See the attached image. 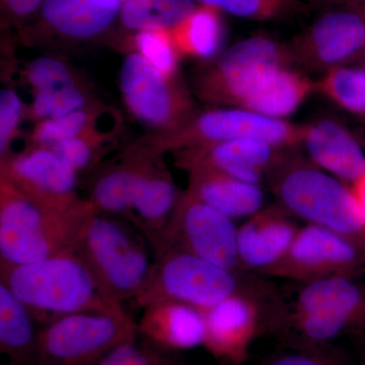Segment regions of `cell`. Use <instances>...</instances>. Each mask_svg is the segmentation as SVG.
Listing matches in <instances>:
<instances>
[{
    "label": "cell",
    "mask_w": 365,
    "mask_h": 365,
    "mask_svg": "<svg viewBox=\"0 0 365 365\" xmlns=\"http://www.w3.org/2000/svg\"><path fill=\"white\" fill-rule=\"evenodd\" d=\"M0 280L42 326L71 314H128L74 251L23 265L0 264Z\"/></svg>",
    "instance_id": "1"
},
{
    "label": "cell",
    "mask_w": 365,
    "mask_h": 365,
    "mask_svg": "<svg viewBox=\"0 0 365 365\" xmlns=\"http://www.w3.org/2000/svg\"><path fill=\"white\" fill-rule=\"evenodd\" d=\"M93 211L49 207L0 179V264L23 265L74 251L83 222Z\"/></svg>",
    "instance_id": "2"
},
{
    "label": "cell",
    "mask_w": 365,
    "mask_h": 365,
    "mask_svg": "<svg viewBox=\"0 0 365 365\" xmlns=\"http://www.w3.org/2000/svg\"><path fill=\"white\" fill-rule=\"evenodd\" d=\"M74 252L119 304L135 299L155 259L143 239L117 216L93 211L83 222Z\"/></svg>",
    "instance_id": "3"
},
{
    "label": "cell",
    "mask_w": 365,
    "mask_h": 365,
    "mask_svg": "<svg viewBox=\"0 0 365 365\" xmlns=\"http://www.w3.org/2000/svg\"><path fill=\"white\" fill-rule=\"evenodd\" d=\"M276 192L288 210L365 247V225L351 188L317 168L287 167Z\"/></svg>",
    "instance_id": "4"
},
{
    "label": "cell",
    "mask_w": 365,
    "mask_h": 365,
    "mask_svg": "<svg viewBox=\"0 0 365 365\" xmlns=\"http://www.w3.org/2000/svg\"><path fill=\"white\" fill-rule=\"evenodd\" d=\"M237 281L227 270L177 249L155 252L148 282L134 302L143 307L158 302H177L207 311L237 294Z\"/></svg>",
    "instance_id": "5"
},
{
    "label": "cell",
    "mask_w": 365,
    "mask_h": 365,
    "mask_svg": "<svg viewBox=\"0 0 365 365\" xmlns=\"http://www.w3.org/2000/svg\"><path fill=\"white\" fill-rule=\"evenodd\" d=\"M137 335L129 314H76L41 327L38 365H98Z\"/></svg>",
    "instance_id": "6"
},
{
    "label": "cell",
    "mask_w": 365,
    "mask_h": 365,
    "mask_svg": "<svg viewBox=\"0 0 365 365\" xmlns=\"http://www.w3.org/2000/svg\"><path fill=\"white\" fill-rule=\"evenodd\" d=\"M237 232L232 218L185 193L160 234L150 240L155 252H189L227 270L239 262Z\"/></svg>",
    "instance_id": "7"
},
{
    "label": "cell",
    "mask_w": 365,
    "mask_h": 365,
    "mask_svg": "<svg viewBox=\"0 0 365 365\" xmlns=\"http://www.w3.org/2000/svg\"><path fill=\"white\" fill-rule=\"evenodd\" d=\"M304 124H294L242 109L222 108L190 118L186 124L167 134L160 143L163 150H186L205 144L256 138L282 148L302 145Z\"/></svg>",
    "instance_id": "8"
},
{
    "label": "cell",
    "mask_w": 365,
    "mask_h": 365,
    "mask_svg": "<svg viewBox=\"0 0 365 365\" xmlns=\"http://www.w3.org/2000/svg\"><path fill=\"white\" fill-rule=\"evenodd\" d=\"M125 104L143 123L169 134L193 116L191 97L175 78H167L138 53L125 58L120 71Z\"/></svg>",
    "instance_id": "9"
},
{
    "label": "cell",
    "mask_w": 365,
    "mask_h": 365,
    "mask_svg": "<svg viewBox=\"0 0 365 365\" xmlns=\"http://www.w3.org/2000/svg\"><path fill=\"white\" fill-rule=\"evenodd\" d=\"M78 173L52 148L36 146L1 160V180L49 207L66 212L96 210L78 196Z\"/></svg>",
    "instance_id": "10"
},
{
    "label": "cell",
    "mask_w": 365,
    "mask_h": 365,
    "mask_svg": "<svg viewBox=\"0 0 365 365\" xmlns=\"http://www.w3.org/2000/svg\"><path fill=\"white\" fill-rule=\"evenodd\" d=\"M292 64L325 72L365 57V13L342 9L324 14L288 46Z\"/></svg>",
    "instance_id": "11"
},
{
    "label": "cell",
    "mask_w": 365,
    "mask_h": 365,
    "mask_svg": "<svg viewBox=\"0 0 365 365\" xmlns=\"http://www.w3.org/2000/svg\"><path fill=\"white\" fill-rule=\"evenodd\" d=\"M288 46L263 36L237 43L223 53L199 81L201 97L237 107L254 79L273 66H292Z\"/></svg>",
    "instance_id": "12"
},
{
    "label": "cell",
    "mask_w": 365,
    "mask_h": 365,
    "mask_svg": "<svg viewBox=\"0 0 365 365\" xmlns=\"http://www.w3.org/2000/svg\"><path fill=\"white\" fill-rule=\"evenodd\" d=\"M299 306L304 332L314 340H330L364 311L365 294L348 278L329 276L307 285Z\"/></svg>",
    "instance_id": "13"
},
{
    "label": "cell",
    "mask_w": 365,
    "mask_h": 365,
    "mask_svg": "<svg viewBox=\"0 0 365 365\" xmlns=\"http://www.w3.org/2000/svg\"><path fill=\"white\" fill-rule=\"evenodd\" d=\"M283 150L261 139H237L180 150L179 163L186 170L211 168L239 181L259 185L264 170L279 162Z\"/></svg>",
    "instance_id": "14"
},
{
    "label": "cell",
    "mask_w": 365,
    "mask_h": 365,
    "mask_svg": "<svg viewBox=\"0 0 365 365\" xmlns=\"http://www.w3.org/2000/svg\"><path fill=\"white\" fill-rule=\"evenodd\" d=\"M306 272L347 271L365 264V247L333 230L312 225L297 232L285 258Z\"/></svg>",
    "instance_id": "15"
},
{
    "label": "cell",
    "mask_w": 365,
    "mask_h": 365,
    "mask_svg": "<svg viewBox=\"0 0 365 365\" xmlns=\"http://www.w3.org/2000/svg\"><path fill=\"white\" fill-rule=\"evenodd\" d=\"M137 333L153 344L169 350L192 349L205 343L203 311L177 302H158L143 307Z\"/></svg>",
    "instance_id": "16"
},
{
    "label": "cell",
    "mask_w": 365,
    "mask_h": 365,
    "mask_svg": "<svg viewBox=\"0 0 365 365\" xmlns=\"http://www.w3.org/2000/svg\"><path fill=\"white\" fill-rule=\"evenodd\" d=\"M302 145L319 169L350 182L365 173V153L357 139L339 122L323 119L304 124Z\"/></svg>",
    "instance_id": "17"
},
{
    "label": "cell",
    "mask_w": 365,
    "mask_h": 365,
    "mask_svg": "<svg viewBox=\"0 0 365 365\" xmlns=\"http://www.w3.org/2000/svg\"><path fill=\"white\" fill-rule=\"evenodd\" d=\"M292 66H273L259 74L237 108L284 120L316 91V83Z\"/></svg>",
    "instance_id": "18"
},
{
    "label": "cell",
    "mask_w": 365,
    "mask_h": 365,
    "mask_svg": "<svg viewBox=\"0 0 365 365\" xmlns=\"http://www.w3.org/2000/svg\"><path fill=\"white\" fill-rule=\"evenodd\" d=\"M188 170L190 184L186 193L232 220L253 215L263 205L264 193L258 184L239 181L211 168Z\"/></svg>",
    "instance_id": "19"
},
{
    "label": "cell",
    "mask_w": 365,
    "mask_h": 365,
    "mask_svg": "<svg viewBox=\"0 0 365 365\" xmlns=\"http://www.w3.org/2000/svg\"><path fill=\"white\" fill-rule=\"evenodd\" d=\"M125 0H44L43 23L53 32L76 40L107 31L121 13Z\"/></svg>",
    "instance_id": "20"
},
{
    "label": "cell",
    "mask_w": 365,
    "mask_h": 365,
    "mask_svg": "<svg viewBox=\"0 0 365 365\" xmlns=\"http://www.w3.org/2000/svg\"><path fill=\"white\" fill-rule=\"evenodd\" d=\"M297 234L292 223L279 215H259L237 232L239 260L250 267H271L285 258Z\"/></svg>",
    "instance_id": "21"
},
{
    "label": "cell",
    "mask_w": 365,
    "mask_h": 365,
    "mask_svg": "<svg viewBox=\"0 0 365 365\" xmlns=\"http://www.w3.org/2000/svg\"><path fill=\"white\" fill-rule=\"evenodd\" d=\"M181 197L169 173L151 165L137 185L131 222L150 241L169 222Z\"/></svg>",
    "instance_id": "22"
},
{
    "label": "cell",
    "mask_w": 365,
    "mask_h": 365,
    "mask_svg": "<svg viewBox=\"0 0 365 365\" xmlns=\"http://www.w3.org/2000/svg\"><path fill=\"white\" fill-rule=\"evenodd\" d=\"M153 153H138L101 173L91 185V205L98 212L131 222L132 200L139 180L153 165Z\"/></svg>",
    "instance_id": "23"
},
{
    "label": "cell",
    "mask_w": 365,
    "mask_h": 365,
    "mask_svg": "<svg viewBox=\"0 0 365 365\" xmlns=\"http://www.w3.org/2000/svg\"><path fill=\"white\" fill-rule=\"evenodd\" d=\"M37 323L30 309L0 283V351L9 365H38Z\"/></svg>",
    "instance_id": "24"
},
{
    "label": "cell",
    "mask_w": 365,
    "mask_h": 365,
    "mask_svg": "<svg viewBox=\"0 0 365 365\" xmlns=\"http://www.w3.org/2000/svg\"><path fill=\"white\" fill-rule=\"evenodd\" d=\"M205 318V343L211 351L232 356L248 340L255 324V309L251 302L235 294L216 306L203 311Z\"/></svg>",
    "instance_id": "25"
},
{
    "label": "cell",
    "mask_w": 365,
    "mask_h": 365,
    "mask_svg": "<svg viewBox=\"0 0 365 365\" xmlns=\"http://www.w3.org/2000/svg\"><path fill=\"white\" fill-rule=\"evenodd\" d=\"M220 11L201 4L181 25L170 31L180 55L209 59L220 52L225 33Z\"/></svg>",
    "instance_id": "26"
},
{
    "label": "cell",
    "mask_w": 365,
    "mask_h": 365,
    "mask_svg": "<svg viewBox=\"0 0 365 365\" xmlns=\"http://www.w3.org/2000/svg\"><path fill=\"white\" fill-rule=\"evenodd\" d=\"M195 0H125L119 19L134 32L173 31L196 9Z\"/></svg>",
    "instance_id": "27"
},
{
    "label": "cell",
    "mask_w": 365,
    "mask_h": 365,
    "mask_svg": "<svg viewBox=\"0 0 365 365\" xmlns=\"http://www.w3.org/2000/svg\"><path fill=\"white\" fill-rule=\"evenodd\" d=\"M316 91L345 111L365 120V68L343 66L325 72Z\"/></svg>",
    "instance_id": "28"
},
{
    "label": "cell",
    "mask_w": 365,
    "mask_h": 365,
    "mask_svg": "<svg viewBox=\"0 0 365 365\" xmlns=\"http://www.w3.org/2000/svg\"><path fill=\"white\" fill-rule=\"evenodd\" d=\"M93 120V112L86 108L64 116L41 120L33 132L34 143L43 148H54L68 139L95 132Z\"/></svg>",
    "instance_id": "29"
},
{
    "label": "cell",
    "mask_w": 365,
    "mask_h": 365,
    "mask_svg": "<svg viewBox=\"0 0 365 365\" xmlns=\"http://www.w3.org/2000/svg\"><path fill=\"white\" fill-rule=\"evenodd\" d=\"M136 53L167 78H175L179 64L178 51L170 31H144L134 37Z\"/></svg>",
    "instance_id": "30"
},
{
    "label": "cell",
    "mask_w": 365,
    "mask_h": 365,
    "mask_svg": "<svg viewBox=\"0 0 365 365\" xmlns=\"http://www.w3.org/2000/svg\"><path fill=\"white\" fill-rule=\"evenodd\" d=\"M98 365H180L173 351L137 335L115 347Z\"/></svg>",
    "instance_id": "31"
},
{
    "label": "cell",
    "mask_w": 365,
    "mask_h": 365,
    "mask_svg": "<svg viewBox=\"0 0 365 365\" xmlns=\"http://www.w3.org/2000/svg\"><path fill=\"white\" fill-rule=\"evenodd\" d=\"M86 98L76 83L55 88L36 91L31 113L38 119L64 116L86 108Z\"/></svg>",
    "instance_id": "32"
},
{
    "label": "cell",
    "mask_w": 365,
    "mask_h": 365,
    "mask_svg": "<svg viewBox=\"0 0 365 365\" xmlns=\"http://www.w3.org/2000/svg\"><path fill=\"white\" fill-rule=\"evenodd\" d=\"M26 78L36 91L55 90L76 83L69 67L53 57H40L31 62Z\"/></svg>",
    "instance_id": "33"
},
{
    "label": "cell",
    "mask_w": 365,
    "mask_h": 365,
    "mask_svg": "<svg viewBox=\"0 0 365 365\" xmlns=\"http://www.w3.org/2000/svg\"><path fill=\"white\" fill-rule=\"evenodd\" d=\"M96 132L68 139L52 150L66 160L76 172L88 169L96 160L97 148L102 138H95Z\"/></svg>",
    "instance_id": "34"
},
{
    "label": "cell",
    "mask_w": 365,
    "mask_h": 365,
    "mask_svg": "<svg viewBox=\"0 0 365 365\" xmlns=\"http://www.w3.org/2000/svg\"><path fill=\"white\" fill-rule=\"evenodd\" d=\"M23 115V103L16 91L4 90L0 93V153L7 157L14 134Z\"/></svg>",
    "instance_id": "35"
},
{
    "label": "cell",
    "mask_w": 365,
    "mask_h": 365,
    "mask_svg": "<svg viewBox=\"0 0 365 365\" xmlns=\"http://www.w3.org/2000/svg\"><path fill=\"white\" fill-rule=\"evenodd\" d=\"M283 4L284 0H225L220 9L240 18L264 21L279 14Z\"/></svg>",
    "instance_id": "36"
},
{
    "label": "cell",
    "mask_w": 365,
    "mask_h": 365,
    "mask_svg": "<svg viewBox=\"0 0 365 365\" xmlns=\"http://www.w3.org/2000/svg\"><path fill=\"white\" fill-rule=\"evenodd\" d=\"M4 11L14 18H26L41 9L44 0H1Z\"/></svg>",
    "instance_id": "37"
},
{
    "label": "cell",
    "mask_w": 365,
    "mask_h": 365,
    "mask_svg": "<svg viewBox=\"0 0 365 365\" xmlns=\"http://www.w3.org/2000/svg\"><path fill=\"white\" fill-rule=\"evenodd\" d=\"M351 190L365 225V173L356 182H353Z\"/></svg>",
    "instance_id": "38"
},
{
    "label": "cell",
    "mask_w": 365,
    "mask_h": 365,
    "mask_svg": "<svg viewBox=\"0 0 365 365\" xmlns=\"http://www.w3.org/2000/svg\"><path fill=\"white\" fill-rule=\"evenodd\" d=\"M272 365H321L314 359L300 355H290L274 362Z\"/></svg>",
    "instance_id": "39"
},
{
    "label": "cell",
    "mask_w": 365,
    "mask_h": 365,
    "mask_svg": "<svg viewBox=\"0 0 365 365\" xmlns=\"http://www.w3.org/2000/svg\"><path fill=\"white\" fill-rule=\"evenodd\" d=\"M330 1L342 4L345 9H355V11L365 13V0H330Z\"/></svg>",
    "instance_id": "40"
},
{
    "label": "cell",
    "mask_w": 365,
    "mask_h": 365,
    "mask_svg": "<svg viewBox=\"0 0 365 365\" xmlns=\"http://www.w3.org/2000/svg\"><path fill=\"white\" fill-rule=\"evenodd\" d=\"M360 66L361 67H364V68H365V57L364 59L361 60V61H360Z\"/></svg>",
    "instance_id": "41"
}]
</instances>
